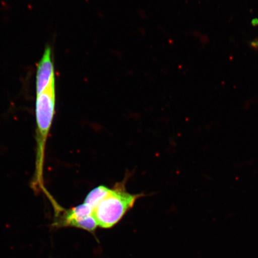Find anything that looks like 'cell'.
I'll use <instances>...</instances> for the list:
<instances>
[{
	"label": "cell",
	"instance_id": "obj_1",
	"mask_svg": "<svg viewBox=\"0 0 258 258\" xmlns=\"http://www.w3.org/2000/svg\"><path fill=\"white\" fill-rule=\"evenodd\" d=\"M55 102V80L54 78L51 80L47 88L40 94L37 95L35 104V115L37 125V149L35 173L32 186L36 191H43L47 192L44 187L43 179L45 148L48 133L53 122Z\"/></svg>",
	"mask_w": 258,
	"mask_h": 258
},
{
	"label": "cell",
	"instance_id": "obj_2",
	"mask_svg": "<svg viewBox=\"0 0 258 258\" xmlns=\"http://www.w3.org/2000/svg\"><path fill=\"white\" fill-rule=\"evenodd\" d=\"M143 196L127 192L124 182L117 183L93 210V216L98 227L108 229L117 225Z\"/></svg>",
	"mask_w": 258,
	"mask_h": 258
},
{
	"label": "cell",
	"instance_id": "obj_3",
	"mask_svg": "<svg viewBox=\"0 0 258 258\" xmlns=\"http://www.w3.org/2000/svg\"><path fill=\"white\" fill-rule=\"evenodd\" d=\"M53 225L56 227L80 228L93 234L98 227L93 216V209L85 203L70 209L61 208L56 213V219Z\"/></svg>",
	"mask_w": 258,
	"mask_h": 258
},
{
	"label": "cell",
	"instance_id": "obj_4",
	"mask_svg": "<svg viewBox=\"0 0 258 258\" xmlns=\"http://www.w3.org/2000/svg\"><path fill=\"white\" fill-rule=\"evenodd\" d=\"M53 78L54 76L52 51L51 47L48 46L38 66L36 76L37 95L40 94L47 88Z\"/></svg>",
	"mask_w": 258,
	"mask_h": 258
},
{
	"label": "cell",
	"instance_id": "obj_5",
	"mask_svg": "<svg viewBox=\"0 0 258 258\" xmlns=\"http://www.w3.org/2000/svg\"><path fill=\"white\" fill-rule=\"evenodd\" d=\"M111 189L105 186H99L92 190L87 196L85 203L93 210L110 192Z\"/></svg>",
	"mask_w": 258,
	"mask_h": 258
},
{
	"label": "cell",
	"instance_id": "obj_6",
	"mask_svg": "<svg viewBox=\"0 0 258 258\" xmlns=\"http://www.w3.org/2000/svg\"><path fill=\"white\" fill-rule=\"evenodd\" d=\"M249 44L251 48L258 51V38L250 42Z\"/></svg>",
	"mask_w": 258,
	"mask_h": 258
}]
</instances>
